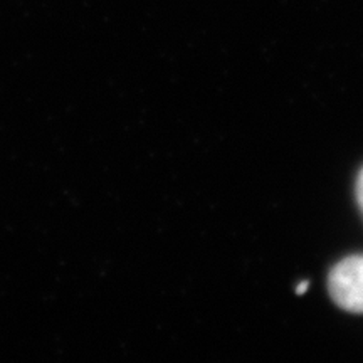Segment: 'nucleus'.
<instances>
[{"label": "nucleus", "instance_id": "obj_1", "mask_svg": "<svg viewBox=\"0 0 363 363\" xmlns=\"http://www.w3.org/2000/svg\"><path fill=\"white\" fill-rule=\"evenodd\" d=\"M331 298L345 311L363 315V256L345 257L328 276Z\"/></svg>", "mask_w": 363, "mask_h": 363}, {"label": "nucleus", "instance_id": "obj_2", "mask_svg": "<svg viewBox=\"0 0 363 363\" xmlns=\"http://www.w3.org/2000/svg\"><path fill=\"white\" fill-rule=\"evenodd\" d=\"M355 192H357V202L358 206H360V211L363 212V169L360 170V174H358Z\"/></svg>", "mask_w": 363, "mask_h": 363}, {"label": "nucleus", "instance_id": "obj_3", "mask_svg": "<svg viewBox=\"0 0 363 363\" xmlns=\"http://www.w3.org/2000/svg\"><path fill=\"white\" fill-rule=\"evenodd\" d=\"M306 289H308V281H303V283H301V284H299V286H298V288H296V293H299V294H303V293H305V291H306Z\"/></svg>", "mask_w": 363, "mask_h": 363}]
</instances>
